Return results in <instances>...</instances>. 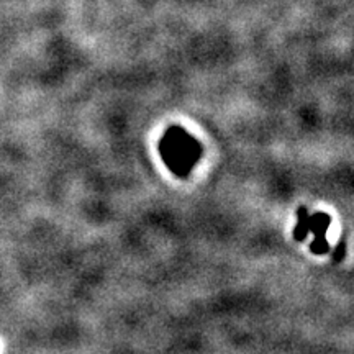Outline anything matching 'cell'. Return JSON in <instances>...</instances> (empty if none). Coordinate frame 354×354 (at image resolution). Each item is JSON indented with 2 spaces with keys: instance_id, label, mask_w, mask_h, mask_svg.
<instances>
[{
  "instance_id": "6da1fadb",
  "label": "cell",
  "mask_w": 354,
  "mask_h": 354,
  "mask_svg": "<svg viewBox=\"0 0 354 354\" xmlns=\"http://www.w3.org/2000/svg\"><path fill=\"white\" fill-rule=\"evenodd\" d=\"M161 156L177 176H187L201 157V144L181 128H169L161 140Z\"/></svg>"
}]
</instances>
